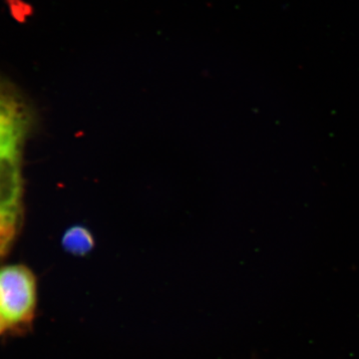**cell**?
Returning a JSON list of instances; mask_svg holds the SVG:
<instances>
[{
  "mask_svg": "<svg viewBox=\"0 0 359 359\" xmlns=\"http://www.w3.org/2000/svg\"><path fill=\"white\" fill-rule=\"evenodd\" d=\"M30 113L22 99L0 83V256L8 252L22 212V152Z\"/></svg>",
  "mask_w": 359,
  "mask_h": 359,
  "instance_id": "obj_1",
  "label": "cell"
},
{
  "mask_svg": "<svg viewBox=\"0 0 359 359\" xmlns=\"http://www.w3.org/2000/svg\"><path fill=\"white\" fill-rule=\"evenodd\" d=\"M62 245L70 254L85 256L93 249L94 238L86 229L82 226H73L63 236Z\"/></svg>",
  "mask_w": 359,
  "mask_h": 359,
  "instance_id": "obj_3",
  "label": "cell"
},
{
  "mask_svg": "<svg viewBox=\"0 0 359 359\" xmlns=\"http://www.w3.org/2000/svg\"><path fill=\"white\" fill-rule=\"evenodd\" d=\"M39 302L37 278L23 264L0 268V318L6 328L32 327Z\"/></svg>",
  "mask_w": 359,
  "mask_h": 359,
  "instance_id": "obj_2",
  "label": "cell"
},
{
  "mask_svg": "<svg viewBox=\"0 0 359 359\" xmlns=\"http://www.w3.org/2000/svg\"><path fill=\"white\" fill-rule=\"evenodd\" d=\"M6 330H7L6 325H4V320L0 318V335L4 334V332H6Z\"/></svg>",
  "mask_w": 359,
  "mask_h": 359,
  "instance_id": "obj_4",
  "label": "cell"
}]
</instances>
